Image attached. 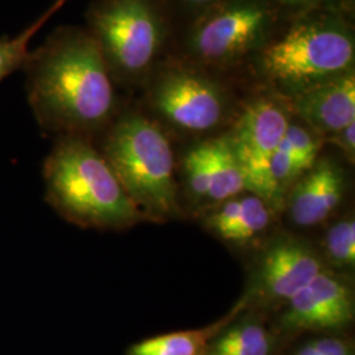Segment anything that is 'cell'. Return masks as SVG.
Listing matches in <instances>:
<instances>
[{"label": "cell", "mask_w": 355, "mask_h": 355, "mask_svg": "<svg viewBox=\"0 0 355 355\" xmlns=\"http://www.w3.org/2000/svg\"><path fill=\"white\" fill-rule=\"evenodd\" d=\"M31 101L41 123L54 130L78 136L102 127L114 94L96 38L73 33L55 41L32 79Z\"/></svg>", "instance_id": "cell-1"}, {"label": "cell", "mask_w": 355, "mask_h": 355, "mask_svg": "<svg viewBox=\"0 0 355 355\" xmlns=\"http://www.w3.org/2000/svg\"><path fill=\"white\" fill-rule=\"evenodd\" d=\"M46 198L82 228L120 230L144 221L104 155L79 136H67L46 159Z\"/></svg>", "instance_id": "cell-2"}, {"label": "cell", "mask_w": 355, "mask_h": 355, "mask_svg": "<svg viewBox=\"0 0 355 355\" xmlns=\"http://www.w3.org/2000/svg\"><path fill=\"white\" fill-rule=\"evenodd\" d=\"M103 155L144 220L161 223L177 212L174 153L152 120L124 116L110 132Z\"/></svg>", "instance_id": "cell-3"}, {"label": "cell", "mask_w": 355, "mask_h": 355, "mask_svg": "<svg viewBox=\"0 0 355 355\" xmlns=\"http://www.w3.org/2000/svg\"><path fill=\"white\" fill-rule=\"evenodd\" d=\"M354 38L349 29L329 19L292 26L261 53L266 78L295 94L353 71Z\"/></svg>", "instance_id": "cell-4"}, {"label": "cell", "mask_w": 355, "mask_h": 355, "mask_svg": "<svg viewBox=\"0 0 355 355\" xmlns=\"http://www.w3.org/2000/svg\"><path fill=\"white\" fill-rule=\"evenodd\" d=\"M92 24L105 60L127 76L144 73L164 41V26L150 0H107L92 13Z\"/></svg>", "instance_id": "cell-5"}, {"label": "cell", "mask_w": 355, "mask_h": 355, "mask_svg": "<svg viewBox=\"0 0 355 355\" xmlns=\"http://www.w3.org/2000/svg\"><path fill=\"white\" fill-rule=\"evenodd\" d=\"M274 20L262 0H232L207 13L195 26L191 51L211 64L236 60L259 46Z\"/></svg>", "instance_id": "cell-6"}, {"label": "cell", "mask_w": 355, "mask_h": 355, "mask_svg": "<svg viewBox=\"0 0 355 355\" xmlns=\"http://www.w3.org/2000/svg\"><path fill=\"white\" fill-rule=\"evenodd\" d=\"M290 123L280 104L263 98L245 108L233 132L228 135L248 191L265 199L271 207H275V200L270 165Z\"/></svg>", "instance_id": "cell-7"}, {"label": "cell", "mask_w": 355, "mask_h": 355, "mask_svg": "<svg viewBox=\"0 0 355 355\" xmlns=\"http://www.w3.org/2000/svg\"><path fill=\"white\" fill-rule=\"evenodd\" d=\"M154 110L178 129L204 133L218 127L228 114V99L215 82L198 73L173 69L152 89Z\"/></svg>", "instance_id": "cell-8"}, {"label": "cell", "mask_w": 355, "mask_h": 355, "mask_svg": "<svg viewBox=\"0 0 355 355\" xmlns=\"http://www.w3.org/2000/svg\"><path fill=\"white\" fill-rule=\"evenodd\" d=\"M354 320V295L341 277L322 270L287 302L282 328L292 333L340 330Z\"/></svg>", "instance_id": "cell-9"}, {"label": "cell", "mask_w": 355, "mask_h": 355, "mask_svg": "<svg viewBox=\"0 0 355 355\" xmlns=\"http://www.w3.org/2000/svg\"><path fill=\"white\" fill-rule=\"evenodd\" d=\"M322 270L321 257L306 242L290 236L278 237L261 257L254 293L263 302H288Z\"/></svg>", "instance_id": "cell-10"}, {"label": "cell", "mask_w": 355, "mask_h": 355, "mask_svg": "<svg viewBox=\"0 0 355 355\" xmlns=\"http://www.w3.org/2000/svg\"><path fill=\"white\" fill-rule=\"evenodd\" d=\"M292 110L316 135L333 136L355 123V76L318 83L293 95Z\"/></svg>", "instance_id": "cell-11"}, {"label": "cell", "mask_w": 355, "mask_h": 355, "mask_svg": "<svg viewBox=\"0 0 355 355\" xmlns=\"http://www.w3.org/2000/svg\"><path fill=\"white\" fill-rule=\"evenodd\" d=\"M345 178L341 167L330 159L316 161L299 178L288 195V212L297 227L324 223L343 202Z\"/></svg>", "instance_id": "cell-12"}, {"label": "cell", "mask_w": 355, "mask_h": 355, "mask_svg": "<svg viewBox=\"0 0 355 355\" xmlns=\"http://www.w3.org/2000/svg\"><path fill=\"white\" fill-rule=\"evenodd\" d=\"M320 146L315 132L290 123L270 165L275 205L283 200L286 191L316 164Z\"/></svg>", "instance_id": "cell-13"}, {"label": "cell", "mask_w": 355, "mask_h": 355, "mask_svg": "<svg viewBox=\"0 0 355 355\" xmlns=\"http://www.w3.org/2000/svg\"><path fill=\"white\" fill-rule=\"evenodd\" d=\"M245 306L243 299L225 318L205 328L168 333L135 343L128 349L127 355H207L212 341Z\"/></svg>", "instance_id": "cell-14"}, {"label": "cell", "mask_w": 355, "mask_h": 355, "mask_svg": "<svg viewBox=\"0 0 355 355\" xmlns=\"http://www.w3.org/2000/svg\"><path fill=\"white\" fill-rule=\"evenodd\" d=\"M208 171L207 200L223 203L248 191L245 177L232 149L228 135L204 141Z\"/></svg>", "instance_id": "cell-15"}, {"label": "cell", "mask_w": 355, "mask_h": 355, "mask_svg": "<svg viewBox=\"0 0 355 355\" xmlns=\"http://www.w3.org/2000/svg\"><path fill=\"white\" fill-rule=\"evenodd\" d=\"M271 347L268 330L255 320H246L223 330L207 355H270Z\"/></svg>", "instance_id": "cell-16"}, {"label": "cell", "mask_w": 355, "mask_h": 355, "mask_svg": "<svg viewBox=\"0 0 355 355\" xmlns=\"http://www.w3.org/2000/svg\"><path fill=\"white\" fill-rule=\"evenodd\" d=\"M272 207L257 195L241 196V209L223 240L245 243L257 239L271 224Z\"/></svg>", "instance_id": "cell-17"}, {"label": "cell", "mask_w": 355, "mask_h": 355, "mask_svg": "<svg viewBox=\"0 0 355 355\" xmlns=\"http://www.w3.org/2000/svg\"><path fill=\"white\" fill-rule=\"evenodd\" d=\"M324 250L334 266H354L355 221L353 217L347 216L328 229L324 239Z\"/></svg>", "instance_id": "cell-18"}, {"label": "cell", "mask_w": 355, "mask_h": 355, "mask_svg": "<svg viewBox=\"0 0 355 355\" xmlns=\"http://www.w3.org/2000/svg\"><path fill=\"white\" fill-rule=\"evenodd\" d=\"M44 19H40L36 24L29 26L17 37L0 41V79L10 74L17 64L26 58L28 44L35 36L36 31L42 26Z\"/></svg>", "instance_id": "cell-19"}, {"label": "cell", "mask_w": 355, "mask_h": 355, "mask_svg": "<svg viewBox=\"0 0 355 355\" xmlns=\"http://www.w3.org/2000/svg\"><path fill=\"white\" fill-rule=\"evenodd\" d=\"M313 347L318 350L320 355H354L353 347L350 343L334 338V337H324L315 341H311Z\"/></svg>", "instance_id": "cell-20"}, {"label": "cell", "mask_w": 355, "mask_h": 355, "mask_svg": "<svg viewBox=\"0 0 355 355\" xmlns=\"http://www.w3.org/2000/svg\"><path fill=\"white\" fill-rule=\"evenodd\" d=\"M329 140L338 146L346 158L352 162H354L355 157V123L345 128L341 132L329 136Z\"/></svg>", "instance_id": "cell-21"}, {"label": "cell", "mask_w": 355, "mask_h": 355, "mask_svg": "<svg viewBox=\"0 0 355 355\" xmlns=\"http://www.w3.org/2000/svg\"><path fill=\"white\" fill-rule=\"evenodd\" d=\"M295 355H320L318 350L313 347V345L311 343H305L304 346H302Z\"/></svg>", "instance_id": "cell-22"}, {"label": "cell", "mask_w": 355, "mask_h": 355, "mask_svg": "<svg viewBox=\"0 0 355 355\" xmlns=\"http://www.w3.org/2000/svg\"><path fill=\"white\" fill-rule=\"evenodd\" d=\"M282 3H286V4H292V6H300V4H306V3H311L313 0H279Z\"/></svg>", "instance_id": "cell-23"}, {"label": "cell", "mask_w": 355, "mask_h": 355, "mask_svg": "<svg viewBox=\"0 0 355 355\" xmlns=\"http://www.w3.org/2000/svg\"><path fill=\"white\" fill-rule=\"evenodd\" d=\"M186 3L192 4V6H204V4H209V3H214L215 0H184Z\"/></svg>", "instance_id": "cell-24"}]
</instances>
